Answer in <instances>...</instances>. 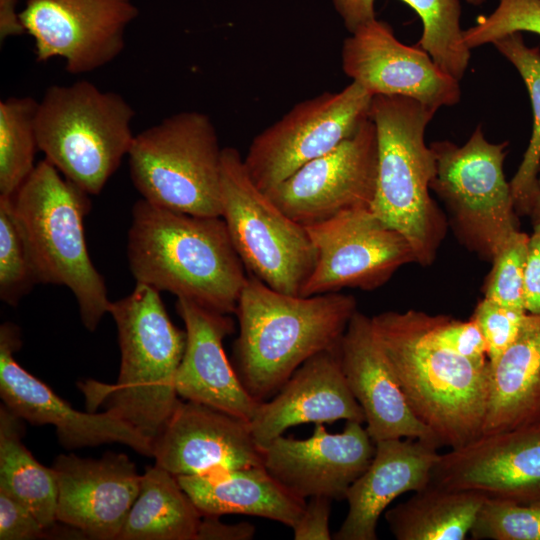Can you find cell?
Returning a JSON list of instances; mask_svg holds the SVG:
<instances>
[{
  "mask_svg": "<svg viewBox=\"0 0 540 540\" xmlns=\"http://www.w3.org/2000/svg\"><path fill=\"white\" fill-rule=\"evenodd\" d=\"M492 44L516 68L532 104V134L523 159L510 181L518 216H529L540 172V47L527 46L522 32L510 33Z\"/></svg>",
  "mask_w": 540,
  "mask_h": 540,
  "instance_id": "4dcf8cb0",
  "label": "cell"
},
{
  "mask_svg": "<svg viewBox=\"0 0 540 540\" xmlns=\"http://www.w3.org/2000/svg\"><path fill=\"white\" fill-rule=\"evenodd\" d=\"M373 95L356 82L294 105L256 135L243 158L254 184L266 192L306 163L352 136L369 117Z\"/></svg>",
  "mask_w": 540,
  "mask_h": 540,
  "instance_id": "8fae6325",
  "label": "cell"
},
{
  "mask_svg": "<svg viewBox=\"0 0 540 540\" xmlns=\"http://www.w3.org/2000/svg\"><path fill=\"white\" fill-rule=\"evenodd\" d=\"M24 420L0 407V488L26 505L47 529L56 522L58 484L53 468L43 466L23 444Z\"/></svg>",
  "mask_w": 540,
  "mask_h": 540,
  "instance_id": "f546056e",
  "label": "cell"
},
{
  "mask_svg": "<svg viewBox=\"0 0 540 540\" xmlns=\"http://www.w3.org/2000/svg\"><path fill=\"white\" fill-rule=\"evenodd\" d=\"M46 531L26 505L0 488V540L39 539Z\"/></svg>",
  "mask_w": 540,
  "mask_h": 540,
  "instance_id": "f35d334b",
  "label": "cell"
},
{
  "mask_svg": "<svg viewBox=\"0 0 540 540\" xmlns=\"http://www.w3.org/2000/svg\"><path fill=\"white\" fill-rule=\"evenodd\" d=\"M376 0H332L333 6L351 33L376 18ZM419 15L423 32L417 45L436 65L459 80L465 74L471 50L463 41L460 0H402Z\"/></svg>",
  "mask_w": 540,
  "mask_h": 540,
  "instance_id": "f1b7e54d",
  "label": "cell"
},
{
  "mask_svg": "<svg viewBox=\"0 0 540 540\" xmlns=\"http://www.w3.org/2000/svg\"><path fill=\"white\" fill-rule=\"evenodd\" d=\"M349 389L361 406L374 442L412 438L442 446L412 412L373 329L371 318L355 312L339 345Z\"/></svg>",
  "mask_w": 540,
  "mask_h": 540,
  "instance_id": "44dd1931",
  "label": "cell"
},
{
  "mask_svg": "<svg viewBox=\"0 0 540 540\" xmlns=\"http://www.w3.org/2000/svg\"><path fill=\"white\" fill-rule=\"evenodd\" d=\"M36 283L12 197L0 196V298L15 306Z\"/></svg>",
  "mask_w": 540,
  "mask_h": 540,
  "instance_id": "d6a6232c",
  "label": "cell"
},
{
  "mask_svg": "<svg viewBox=\"0 0 540 540\" xmlns=\"http://www.w3.org/2000/svg\"><path fill=\"white\" fill-rule=\"evenodd\" d=\"M514 32L540 36V0H499L493 12L463 30V41L471 50Z\"/></svg>",
  "mask_w": 540,
  "mask_h": 540,
  "instance_id": "d590c367",
  "label": "cell"
},
{
  "mask_svg": "<svg viewBox=\"0 0 540 540\" xmlns=\"http://www.w3.org/2000/svg\"><path fill=\"white\" fill-rule=\"evenodd\" d=\"M52 468L58 484L57 522L90 539L118 540L141 481L128 456L61 454Z\"/></svg>",
  "mask_w": 540,
  "mask_h": 540,
  "instance_id": "d6986e66",
  "label": "cell"
},
{
  "mask_svg": "<svg viewBox=\"0 0 540 540\" xmlns=\"http://www.w3.org/2000/svg\"><path fill=\"white\" fill-rule=\"evenodd\" d=\"M221 217L245 268L269 287L300 295L316 260L305 227L285 214L250 178L240 152L222 151Z\"/></svg>",
  "mask_w": 540,
  "mask_h": 540,
  "instance_id": "30bf717a",
  "label": "cell"
},
{
  "mask_svg": "<svg viewBox=\"0 0 540 540\" xmlns=\"http://www.w3.org/2000/svg\"><path fill=\"white\" fill-rule=\"evenodd\" d=\"M426 334L438 345L477 362H487V346L477 322L425 315Z\"/></svg>",
  "mask_w": 540,
  "mask_h": 540,
  "instance_id": "74e56055",
  "label": "cell"
},
{
  "mask_svg": "<svg viewBox=\"0 0 540 540\" xmlns=\"http://www.w3.org/2000/svg\"><path fill=\"white\" fill-rule=\"evenodd\" d=\"M332 499L324 496L310 497L292 528L295 540H330L329 516Z\"/></svg>",
  "mask_w": 540,
  "mask_h": 540,
  "instance_id": "ab89813d",
  "label": "cell"
},
{
  "mask_svg": "<svg viewBox=\"0 0 540 540\" xmlns=\"http://www.w3.org/2000/svg\"><path fill=\"white\" fill-rule=\"evenodd\" d=\"M430 485L517 503L540 502V426L482 434L439 456Z\"/></svg>",
  "mask_w": 540,
  "mask_h": 540,
  "instance_id": "e0dca14e",
  "label": "cell"
},
{
  "mask_svg": "<svg viewBox=\"0 0 540 540\" xmlns=\"http://www.w3.org/2000/svg\"><path fill=\"white\" fill-rule=\"evenodd\" d=\"M466 1L469 4L474 5V6H479L484 2V0H466Z\"/></svg>",
  "mask_w": 540,
  "mask_h": 540,
  "instance_id": "f6af8a7d",
  "label": "cell"
},
{
  "mask_svg": "<svg viewBox=\"0 0 540 540\" xmlns=\"http://www.w3.org/2000/svg\"><path fill=\"white\" fill-rule=\"evenodd\" d=\"M88 196L44 159L12 196V203L37 282L69 288L83 325L94 331L111 301L86 245Z\"/></svg>",
  "mask_w": 540,
  "mask_h": 540,
  "instance_id": "8992f818",
  "label": "cell"
},
{
  "mask_svg": "<svg viewBox=\"0 0 540 540\" xmlns=\"http://www.w3.org/2000/svg\"><path fill=\"white\" fill-rule=\"evenodd\" d=\"M439 447L412 438L375 442L371 463L347 491L348 513L333 539L376 540L377 523L386 507L401 494L429 485Z\"/></svg>",
  "mask_w": 540,
  "mask_h": 540,
  "instance_id": "cb8c5ba5",
  "label": "cell"
},
{
  "mask_svg": "<svg viewBox=\"0 0 540 540\" xmlns=\"http://www.w3.org/2000/svg\"><path fill=\"white\" fill-rule=\"evenodd\" d=\"M486 496L434 485L387 510L385 519L397 540H464Z\"/></svg>",
  "mask_w": 540,
  "mask_h": 540,
  "instance_id": "83f0119b",
  "label": "cell"
},
{
  "mask_svg": "<svg viewBox=\"0 0 540 540\" xmlns=\"http://www.w3.org/2000/svg\"><path fill=\"white\" fill-rule=\"evenodd\" d=\"M202 517L176 476L155 464L141 474L118 540H196Z\"/></svg>",
  "mask_w": 540,
  "mask_h": 540,
  "instance_id": "4316f807",
  "label": "cell"
},
{
  "mask_svg": "<svg viewBox=\"0 0 540 540\" xmlns=\"http://www.w3.org/2000/svg\"><path fill=\"white\" fill-rule=\"evenodd\" d=\"M376 175V128L368 117L352 136L265 193L295 222L307 226L345 210L370 208Z\"/></svg>",
  "mask_w": 540,
  "mask_h": 540,
  "instance_id": "5bb4252c",
  "label": "cell"
},
{
  "mask_svg": "<svg viewBox=\"0 0 540 540\" xmlns=\"http://www.w3.org/2000/svg\"><path fill=\"white\" fill-rule=\"evenodd\" d=\"M340 419L365 423L364 412L343 374L337 348L304 362L270 400L260 402L249 425L262 449L292 426Z\"/></svg>",
  "mask_w": 540,
  "mask_h": 540,
  "instance_id": "603a6c76",
  "label": "cell"
},
{
  "mask_svg": "<svg viewBox=\"0 0 540 540\" xmlns=\"http://www.w3.org/2000/svg\"><path fill=\"white\" fill-rule=\"evenodd\" d=\"M436 111L404 96L374 95L369 118L377 136V175L370 209L411 246L415 263L431 265L447 218L430 195L435 157L425 130Z\"/></svg>",
  "mask_w": 540,
  "mask_h": 540,
  "instance_id": "5b68a950",
  "label": "cell"
},
{
  "mask_svg": "<svg viewBox=\"0 0 540 540\" xmlns=\"http://www.w3.org/2000/svg\"><path fill=\"white\" fill-rule=\"evenodd\" d=\"M375 442L362 423L346 421L341 433L331 434L316 423L307 439L278 436L262 448L266 470L299 497L346 498L353 482L367 469Z\"/></svg>",
  "mask_w": 540,
  "mask_h": 540,
  "instance_id": "ac0fdd59",
  "label": "cell"
},
{
  "mask_svg": "<svg viewBox=\"0 0 540 540\" xmlns=\"http://www.w3.org/2000/svg\"><path fill=\"white\" fill-rule=\"evenodd\" d=\"M176 310L186 331L175 378L178 396L250 421L260 402L247 392L223 348L234 332L232 318L185 298H177Z\"/></svg>",
  "mask_w": 540,
  "mask_h": 540,
  "instance_id": "7402d4cb",
  "label": "cell"
},
{
  "mask_svg": "<svg viewBox=\"0 0 540 540\" xmlns=\"http://www.w3.org/2000/svg\"><path fill=\"white\" fill-rule=\"evenodd\" d=\"M315 249L314 268L300 295L339 292L344 288L374 290L402 266L415 263L413 250L396 230L370 208L342 211L304 226Z\"/></svg>",
  "mask_w": 540,
  "mask_h": 540,
  "instance_id": "7c38bea8",
  "label": "cell"
},
{
  "mask_svg": "<svg viewBox=\"0 0 540 540\" xmlns=\"http://www.w3.org/2000/svg\"><path fill=\"white\" fill-rule=\"evenodd\" d=\"M21 345L12 323L0 327V396L5 406L33 425H53L67 449L121 443L153 457L152 443L114 414L82 412L60 398L45 383L19 365L14 353Z\"/></svg>",
  "mask_w": 540,
  "mask_h": 540,
  "instance_id": "2e32d148",
  "label": "cell"
},
{
  "mask_svg": "<svg viewBox=\"0 0 540 540\" xmlns=\"http://www.w3.org/2000/svg\"><path fill=\"white\" fill-rule=\"evenodd\" d=\"M527 312L483 298L471 316L484 337L489 366L497 363L517 338Z\"/></svg>",
  "mask_w": 540,
  "mask_h": 540,
  "instance_id": "8d00e7d4",
  "label": "cell"
},
{
  "mask_svg": "<svg viewBox=\"0 0 540 540\" xmlns=\"http://www.w3.org/2000/svg\"><path fill=\"white\" fill-rule=\"evenodd\" d=\"M222 151L208 115H170L134 136L128 153L132 183L156 206L221 217Z\"/></svg>",
  "mask_w": 540,
  "mask_h": 540,
  "instance_id": "ba28073f",
  "label": "cell"
},
{
  "mask_svg": "<svg viewBox=\"0 0 540 540\" xmlns=\"http://www.w3.org/2000/svg\"><path fill=\"white\" fill-rule=\"evenodd\" d=\"M127 255L136 282L227 315L235 313L248 278L222 217L177 212L142 198L132 208Z\"/></svg>",
  "mask_w": 540,
  "mask_h": 540,
  "instance_id": "6da1fadb",
  "label": "cell"
},
{
  "mask_svg": "<svg viewBox=\"0 0 540 540\" xmlns=\"http://www.w3.org/2000/svg\"><path fill=\"white\" fill-rule=\"evenodd\" d=\"M218 516H204L201 519L196 540H250L255 535V527L248 522L225 524Z\"/></svg>",
  "mask_w": 540,
  "mask_h": 540,
  "instance_id": "b9f144b4",
  "label": "cell"
},
{
  "mask_svg": "<svg viewBox=\"0 0 540 540\" xmlns=\"http://www.w3.org/2000/svg\"><path fill=\"white\" fill-rule=\"evenodd\" d=\"M529 235L517 231L492 260L484 298L525 311L524 268Z\"/></svg>",
  "mask_w": 540,
  "mask_h": 540,
  "instance_id": "e575fe53",
  "label": "cell"
},
{
  "mask_svg": "<svg viewBox=\"0 0 540 540\" xmlns=\"http://www.w3.org/2000/svg\"><path fill=\"white\" fill-rule=\"evenodd\" d=\"M525 310L540 314V225L529 235L524 268Z\"/></svg>",
  "mask_w": 540,
  "mask_h": 540,
  "instance_id": "60d3db41",
  "label": "cell"
},
{
  "mask_svg": "<svg viewBox=\"0 0 540 540\" xmlns=\"http://www.w3.org/2000/svg\"><path fill=\"white\" fill-rule=\"evenodd\" d=\"M38 104L30 96L0 102V196H14L36 166Z\"/></svg>",
  "mask_w": 540,
  "mask_h": 540,
  "instance_id": "1f68e13d",
  "label": "cell"
},
{
  "mask_svg": "<svg viewBox=\"0 0 540 540\" xmlns=\"http://www.w3.org/2000/svg\"><path fill=\"white\" fill-rule=\"evenodd\" d=\"M435 175L430 189L445 205L458 241L485 261L519 231L510 182L504 173L508 142H489L478 125L468 141L432 142Z\"/></svg>",
  "mask_w": 540,
  "mask_h": 540,
  "instance_id": "9c48e42d",
  "label": "cell"
},
{
  "mask_svg": "<svg viewBox=\"0 0 540 540\" xmlns=\"http://www.w3.org/2000/svg\"><path fill=\"white\" fill-rule=\"evenodd\" d=\"M350 34L341 49L342 70L373 96L412 98L436 112L460 101L459 80L417 44L400 42L388 23L374 18Z\"/></svg>",
  "mask_w": 540,
  "mask_h": 540,
  "instance_id": "9a60e30c",
  "label": "cell"
},
{
  "mask_svg": "<svg viewBox=\"0 0 540 540\" xmlns=\"http://www.w3.org/2000/svg\"><path fill=\"white\" fill-rule=\"evenodd\" d=\"M134 116L120 94L89 81L51 85L38 104V148L65 178L97 195L128 156Z\"/></svg>",
  "mask_w": 540,
  "mask_h": 540,
  "instance_id": "52a82bcc",
  "label": "cell"
},
{
  "mask_svg": "<svg viewBox=\"0 0 540 540\" xmlns=\"http://www.w3.org/2000/svg\"><path fill=\"white\" fill-rule=\"evenodd\" d=\"M138 13L131 0H26L19 16L37 62L60 57L69 73L82 74L119 56Z\"/></svg>",
  "mask_w": 540,
  "mask_h": 540,
  "instance_id": "4fadbf2b",
  "label": "cell"
},
{
  "mask_svg": "<svg viewBox=\"0 0 540 540\" xmlns=\"http://www.w3.org/2000/svg\"><path fill=\"white\" fill-rule=\"evenodd\" d=\"M157 465L174 476L263 465L249 421L190 400H179L152 441Z\"/></svg>",
  "mask_w": 540,
  "mask_h": 540,
  "instance_id": "ffe728a7",
  "label": "cell"
},
{
  "mask_svg": "<svg viewBox=\"0 0 540 540\" xmlns=\"http://www.w3.org/2000/svg\"><path fill=\"white\" fill-rule=\"evenodd\" d=\"M425 312L386 311L373 329L414 415L441 445L460 448L482 435L489 362L444 348L426 334Z\"/></svg>",
  "mask_w": 540,
  "mask_h": 540,
  "instance_id": "3957f363",
  "label": "cell"
},
{
  "mask_svg": "<svg viewBox=\"0 0 540 540\" xmlns=\"http://www.w3.org/2000/svg\"><path fill=\"white\" fill-rule=\"evenodd\" d=\"M470 535L474 540H540V502L486 497Z\"/></svg>",
  "mask_w": 540,
  "mask_h": 540,
  "instance_id": "836d02e7",
  "label": "cell"
},
{
  "mask_svg": "<svg viewBox=\"0 0 540 540\" xmlns=\"http://www.w3.org/2000/svg\"><path fill=\"white\" fill-rule=\"evenodd\" d=\"M532 226L540 225V172L538 175L537 191L529 214Z\"/></svg>",
  "mask_w": 540,
  "mask_h": 540,
  "instance_id": "ee69618b",
  "label": "cell"
},
{
  "mask_svg": "<svg viewBox=\"0 0 540 540\" xmlns=\"http://www.w3.org/2000/svg\"><path fill=\"white\" fill-rule=\"evenodd\" d=\"M17 0H0V28L5 32L17 30L20 25Z\"/></svg>",
  "mask_w": 540,
  "mask_h": 540,
  "instance_id": "7bdbcfd3",
  "label": "cell"
},
{
  "mask_svg": "<svg viewBox=\"0 0 540 540\" xmlns=\"http://www.w3.org/2000/svg\"><path fill=\"white\" fill-rule=\"evenodd\" d=\"M356 311L351 295H291L248 276L235 311L234 348L236 373L247 392L258 402L269 400L308 359L339 348Z\"/></svg>",
  "mask_w": 540,
  "mask_h": 540,
  "instance_id": "7a4b0ae2",
  "label": "cell"
},
{
  "mask_svg": "<svg viewBox=\"0 0 540 540\" xmlns=\"http://www.w3.org/2000/svg\"><path fill=\"white\" fill-rule=\"evenodd\" d=\"M530 426H540V314L527 313L515 341L490 367L482 434Z\"/></svg>",
  "mask_w": 540,
  "mask_h": 540,
  "instance_id": "484cf974",
  "label": "cell"
},
{
  "mask_svg": "<svg viewBox=\"0 0 540 540\" xmlns=\"http://www.w3.org/2000/svg\"><path fill=\"white\" fill-rule=\"evenodd\" d=\"M121 351L114 385H83L94 406L104 403L114 414L152 441L161 432L179 398L175 378L186 347V331L170 320L154 287L136 283L126 297L111 302Z\"/></svg>",
  "mask_w": 540,
  "mask_h": 540,
  "instance_id": "277c9868",
  "label": "cell"
},
{
  "mask_svg": "<svg viewBox=\"0 0 540 540\" xmlns=\"http://www.w3.org/2000/svg\"><path fill=\"white\" fill-rule=\"evenodd\" d=\"M176 478L203 516L252 515L292 529L306 505L305 498L288 490L264 465Z\"/></svg>",
  "mask_w": 540,
  "mask_h": 540,
  "instance_id": "d4e9b609",
  "label": "cell"
}]
</instances>
